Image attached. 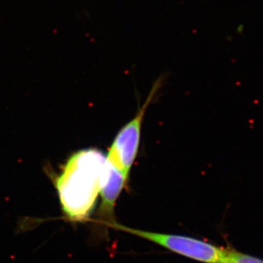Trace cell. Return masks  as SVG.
<instances>
[{
	"label": "cell",
	"mask_w": 263,
	"mask_h": 263,
	"mask_svg": "<svg viewBox=\"0 0 263 263\" xmlns=\"http://www.w3.org/2000/svg\"><path fill=\"white\" fill-rule=\"evenodd\" d=\"M227 263H263V260L249 254L241 253L234 249H228Z\"/></svg>",
	"instance_id": "obj_5"
},
{
	"label": "cell",
	"mask_w": 263,
	"mask_h": 263,
	"mask_svg": "<svg viewBox=\"0 0 263 263\" xmlns=\"http://www.w3.org/2000/svg\"><path fill=\"white\" fill-rule=\"evenodd\" d=\"M128 178L106 160L102 180L100 196L101 198L97 221L110 228L114 220V206L122 193Z\"/></svg>",
	"instance_id": "obj_4"
},
{
	"label": "cell",
	"mask_w": 263,
	"mask_h": 263,
	"mask_svg": "<svg viewBox=\"0 0 263 263\" xmlns=\"http://www.w3.org/2000/svg\"><path fill=\"white\" fill-rule=\"evenodd\" d=\"M106 156L96 148H86L73 154L56 186L62 211L71 222H84L94 210L100 195Z\"/></svg>",
	"instance_id": "obj_1"
},
{
	"label": "cell",
	"mask_w": 263,
	"mask_h": 263,
	"mask_svg": "<svg viewBox=\"0 0 263 263\" xmlns=\"http://www.w3.org/2000/svg\"><path fill=\"white\" fill-rule=\"evenodd\" d=\"M157 89V87H155L152 90L136 117L118 133L106 156V160L127 178L139 150L143 118Z\"/></svg>",
	"instance_id": "obj_3"
},
{
	"label": "cell",
	"mask_w": 263,
	"mask_h": 263,
	"mask_svg": "<svg viewBox=\"0 0 263 263\" xmlns=\"http://www.w3.org/2000/svg\"><path fill=\"white\" fill-rule=\"evenodd\" d=\"M111 228L136 235L156 245L168 249L171 252L204 263L228 262V249L216 247L197 238L184 235L164 234L146 231L122 226L117 221Z\"/></svg>",
	"instance_id": "obj_2"
}]
</instances>
